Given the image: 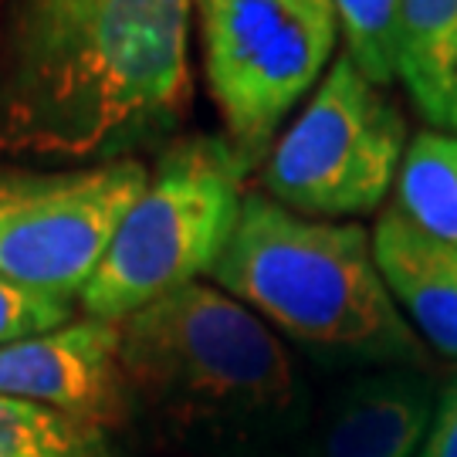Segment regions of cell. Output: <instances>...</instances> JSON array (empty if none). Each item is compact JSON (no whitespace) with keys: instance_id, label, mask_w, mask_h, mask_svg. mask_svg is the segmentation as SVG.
Masks as SVG:
<instances>
[{"instance_id":"cell-1","label":"cell","mask_w":457,"mask_h":457,"mask_svg":"<svg viewBox=\"0 0 457 457\" xmlns=\"http://www.w3.org/2000/svg\"><path fill=\"white\" fill-rule=\"evenodd\" d=\"M194 0H0V153L109 163L190 102Z\"/></svg>"},{"instance_id":"cell-2","label":"cell","mask_w":457,"mask_h":457,"mask_svg":"<svg viewBox=\"0 0 457 457\" xmlns=\"http://www.w3.org/2000/svg\"><path fill=\"white\" fill-rule=\"evenodd\" d=\"M115 326L129 410L170 441L258 457L309 420L281 336L217 285H183Z\"/></svg>"},{"instance_id":"cell-3","label":"cell","mask_w":457,"mask_h":457,"mask_svg":"<svg viewBox=\"0 0 457 457\" xmlns=\"http://www.w3.org/2000/svg\"><path fill=\"white\" fill-rule=\"evenodd\" d=\"M217 288L328 362L413 366L424 349L393 302L360 224L312 220L251 190L211 268Z\"/></svg>"},{"instance_id":"cell-4","label":"cell","mask_w":457,"mask_h":457,"mask_svg":"<svg viewBox=\"0 0 457 457\" xmlns=\"http://www.w3.org/2000/svg\"><path fill=\"white\" fill-rule=\"evenodd\" d=\"M247 166L220 136H190L160 156L79 292L88 319L122 322L211 275L237 228Z\"/></svg>"},{"instance_id":"cell-5","label":"cell","mask_w":457,"mask_h":457,"mask_svg":"<svg viewBox=\"0 0 457 457\" xmlns=\"http://www.w3.org/2000/svg\"><path fill=\"white\" fill-rule=\"evenodd\" d=\"M194 11L224 139L251 170L332 62V0H194Z\"/></svg>"},{"instance_id":"cell-6","label":"cell","mask_w":457,"mask_h":457,"mask_svg":"<svg viewBox=\"0 0 457 457\" xmlns=\"http://www.w3.org/2000/svg\"><path fill=\"white\" fill-rule=\"evenodd\" d=\"M403 153V112L343 51L268 153L262 194L312 220L370 213L396 183Z\"/></svg>"},{"instance_id":"cell-7","label":"cell","mask_w":457,"mask_h":457,"mask_svg":"<svg viewBox=\"0 0 457 457\" xmlns=\"http://www.w3.org/2000/svg\"><path fill=\"white\" fill-rule=\"evenodd\" d=\"M146 180V163L132 156L68 170L0 166V278L79 302Z\"/></svg>"},{"instance_id":"cell-8","label":"cell","mask_w":457,"mask_h":457,"mask_svg":"<svg viewBox=\"0 0 457 457\" xmlns=\"http://www.w3.org/2000/svg\"><path fill=\"white\" fill-rule=\"evenodd\" d=\"M0 396L58 410L98 430L115 427L129 413L119 326L85 315L0 345Z\"/></svg>"},{"instance_id":"cell-9","label":"cell","mask_w":457,"mask_h":457,"mask_svg":"<svg viewBox=\"0 0 457 457\" xmlns=\"http://www.w3.org/2000/svg\"><path fill=\"white\" fill-rule=\"evenodd\" d=\"M437 393L413 366H376L345 379L322 424V457H413Z\"/></svg>"},{"instance_id":"cell-10","label":"cell","mask_w":457,"mask_h":457,"mask_svg":"<svg viewBox=\"0 0 457 457\" xmlns=\"http://www.w3.org/2000/svg\"><path fill=\"white\" fill-rule=\"evenodd\" d=\"M373 258L413 332L457 360V247L417 228L400 207H386L376 217Z\"/></svg>"},{"instance_id":"cell-11","label":"cell","mask_w":457,"mask_h":457,"mask_svg":"<svg viewBox=\"0 0 457 457\" xmlns=\"http://www.w3.org/2000/svg\"><path fill=\"white\" fill-rule=\"evenodd\" d=\"M457 65V0H407L400 79L430 126H444Z\"/></svg>"},{"instance_id":"cell-12","label":"cell","mask_w":457,"mask_h":457,"mask_svg":"<svg viewBox=\"0 0 457 457\" xmlns=\"http://www.w3.org/2000/svg\"><path fill=\"white\" fill-rule=\"evenodd\" d=\"M396 207L417 228L457 247V136L417 132L396 173Z\"/></svg>"},{"instance_id":"cell-13","label":"cell","mask_w":457,"mask_h":457,"mask_svg":"<svg viewBox=\"0 0 457 457\" xmlns=\"http://www.w3.org/2000/svg\"><path fill=\"white\" fill-rule=\"evenodd\" d=\"M105 430L0 396V457H105Z\"/></svg>"},{"instance_id":"cell-14","label":"cell","mask_w":457,"mask_h":457,"mask_svg":"<svg viewBox=\"0 0 457 457\" xmlns=\"http://www.w3.org/2000/svg\"><path fill=\"white\" fill-rule=\"evenodd\" d=\"M403 4L407 0H332L349 62L379 88L400 79Z\"/></svg>"},{"instance_id":"cell-15","label":"cell","mask_w":457,"mask_h":457,"mask_svg":"<svg viewBox=\"0 0 457 457\" xmlns=\"http://www.w3.org/2000/svg\"><path fill=\"white\" fill-rule=\"evenodd\" d=\"M75 319V298L24 288L0 278V345L48 332Z\"/></svg>"},{"instance_id":"cell-16","label":"cell","mask_w":457,"mask_h":457,"mask_svg":"<svg viewBox=\"0 0 457 457\" xmlns=\"http://www.w3.org/2000/svg\"><path fill=\"white\" fill-rule=\"evenodd\" d=\"M413 457H457V376L437 393L430 427Z\"/></svg>"},{"instance_id":"cell-17","label":"cell","mask_w":457,"mask_h":457,"mask_svg":"<svg viewBox=\"0 0 457 457\" xmlns=\"http://www.w3.org/2000/svg\"><path fill=\"white\" fill-rule=\"evenodd\" d=\"M444 126L457 136V65H454V79H451V96H447V115H444Z\"/></svg>"},{"instance_id":"cell-18","label":"cell","mask_w":457,"mask_h":457,"mask_svg":"<svg viewBox=\"0 0 457 457\" xmlns=\"http://www.w3.org/2000/svg\"><path fill=\"white\" fill-rule=\"evenodd\" d=\"M268 457H275V454H268Z\"/></svg>"}]
</instances>
